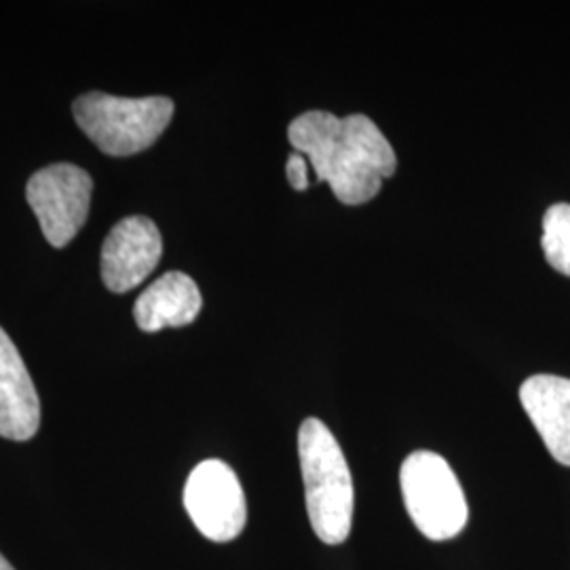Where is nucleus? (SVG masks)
I'll return each instance as SVG.
<instances>
[{
  "label": "nucleus",
  "instance_id": "nucleus-1",
  "mask_svg": "<svg viewBox=\"0 0 570 570\" xmlns=\"http://www.w3.org/2000/svg\"><path fill=\"white\" fill-rule=\"evenodd\" d=\"M287 138L296 153L305 155L317 183L330 184L341 204H367L397 167L395 150L366 115L338 119L311 110L289 122Z\"/></svg>",
  "mask_w": 570,
  "mask_h": 570
},
{
  "label": "nucleus",
  "instance_id": "nucleus-2",
  "mask_svg": "<svg viewBox=\"0 0 570 570\" xmlns=\"http://www.w3.org/2000/svg\"><path fill=\"white\" fill-rule=\"evenodd\" d=\"M298 456L313 532L326 546L345 543L353 527L355 490L345 452L324 421L306 419L301 425Z\"/></svg>",
  "mask_w": 570,
  "mask_h": 570
},
{
  "label": "nucleus",
  "instance_id": "nucleus-3",
  "mask_svg": "<svg viewBox=\"0 0 570 570\" xmlns=\"http://www.w3.org/2000/svg\"><path fill=\"white\" fill-rule=\"evenodd\" d=\"M82 134L110 157L142 153L161 138L174 117V102L155 98H117L102 91L81 96L72 106Z\"/></svg>",
  "mask_w": 570,
  "mask_h": 570
},
{
  "label": "nucleus",
  "instance_id": "nucleus-4",
  "mask_svg": "<svg viewBox=\"0 0 570 570\" xmlns=\"http://www.w3.org/2000/svg\"><path fill=\"white\" fill-rule=\"evenodd\" d=\"M400 487L414 527L431 541L459 537L468 524L465 492L449 461L435 452L416 450L400 471Z\"/></svg>",
  "mask_w": 570,
  "mask_h": 570
},
{
  "label": "nucleus",
  "instance_id": "nucleus-5",
  "mask_svg": "<svg viewBox=\"0 0 570 570\" xmlns=\"http://www.w3.org/2000/svg\"><path fill=\"white\" fill-rule=\"evenodd\" d=\"M94 180L77 165H49L26 186V199L41 223L42 235L53 247H66L81 230Z\"/></svg>",
  "mask_w": 570,
  "mask_h": 570
},
{
  "label": "nucleus",
  "instance_id": "nucleus-6",
  "mask_svg": "<svg viewBox=\"0 0 570 570\" xmlns=\"http://www.w3.org/2000/svg\"><path fill=\"white\" fill-rule=\"evenodd\" d=\"M184 508L205 539L228 543L247 522L244 489L237 473L218 459H209L190 471L184 487Z\"/></svg>",
  "mask_w": 570,
  "mask_h": 570
},
{
  "label": "nucleus",
  "instance_id": "nucleus-7",
  "mask_svg": "<svg viewBox=\"0 0 570 570\" xmlns=\"http://www.w3.org/2000/svg\"><path fill=\"white\" fill-rule=\"evenodd\" d=\"M161 254V233L150 218H125L104 242V284L115 294H125L138 287L157 268Z\"/></svg>",
  "mask_w": 570,
  "mask_h": 570
},
{
  "label": "nucleus",
  "instance_id": "nucleus-8",
  "mask_svg": "<svg viewBox=\"0 0 570 570\" xmlns=\"http://www.w3.org/2000/svg\"><path fill=\"white\" fill-rule=\"evenodd\" d=\"M41 425V402L18 346L0 327V435L32 440Z\"/></svg>",
  "mask_w": 570,
  "mask_h": 570
},
{
  "label": "nucleus",
  "instance_id": "nucleus-9",
  "mask_svg": "<svg viewBox=\"0 0 570 570\" xmlns=\"http://www.w3.org/2000/svg\"><path fill=\"white\" fill-rule=\"evenodd\" d=\"M520 402L551 456L570 468V381L551 374L530 376L520 387Z\"/></svg>",
  "mask_w": 570,
  "mask_h": 570
},
{
  "label": "nucleus",
  "instance_id": "nucleus-10",
  "mask_svg": "<svg viewBox=\"0 0 570 570\" xmlns=\"http://www.w3.org/2000/svg\"><path fill=\"white\" fill-rule=\"evenodd\" d=\"M204 298L197 284L184 273H165L136 301L134 317L144 332L193 324L202 313Z\"/></svg>",
  "mask_w": 570,
  "mask_h": 570
},
{
  "label": "nucleus",
  "instance_id": "nucleus-11",
  "mask_svg": "<svg viewBox=\"0 0 570 570\" xmlns=\"http://www.w3.org/2000/svg\"><path fill=\"white\" fill-rule=\"evenodd\" d=\"M543 252L558 273L570 277V205H551L543 218Z\"/></svg>",
  "mask_w": 570,
  "mask_h": 570
},
{
  "label": "nucleus",
  "instance_id": "nucleus-12",
  "mask_svg": "<svg viewBox=\"0 0 570 570\" xmlns=\"http://www.w3.org/2000/svg\"><path fill=\"white\" fill-rule=\"evenodd\" d=\"M306 157L301 153H292L287 157V164H285V174H287V183L294 188V190H306L311 186L308 180V171H306Z\"/></svg>",
  "mask_w": 570,
  "mask_h": 570
},
{
  "label": "nucleus",
  "instance_id": "nucleus-13",
  "mask_svg": "<svg viewBox=\"0 0 570 570\" xmlns=\"http://www.w3.org/2000/svg\"><path fill=\"white\" fill-rule=\"evenodd\" d=\"M0 570H16L2 553H0Z\"/></svg>",
  "mask_w": 570,
  "mask_h": 570
}]
</instances>
